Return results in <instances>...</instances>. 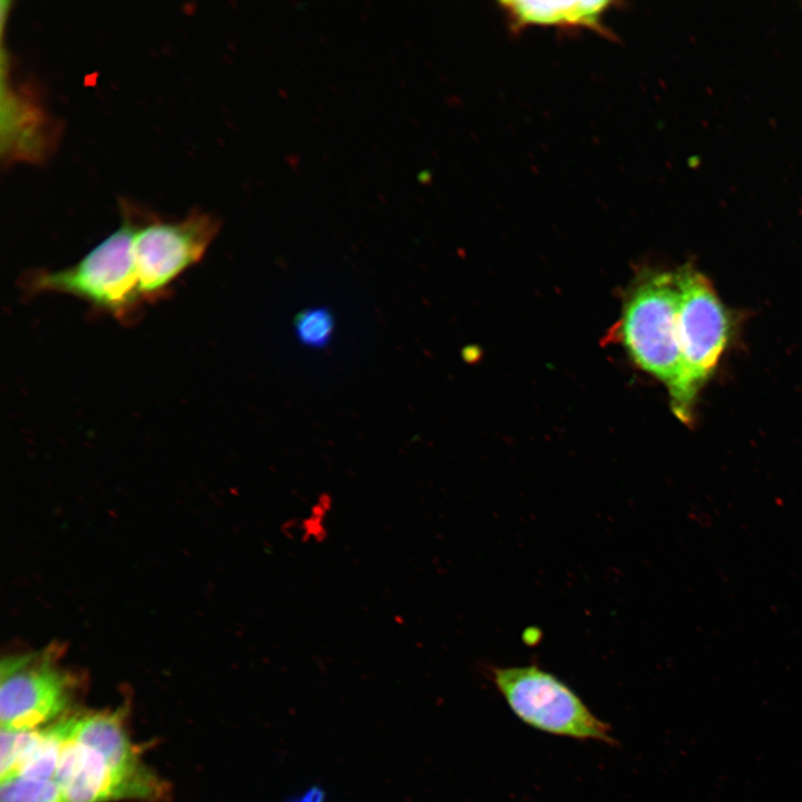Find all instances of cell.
<instances>
[{
  "label": "cell",
  "instance_id": "obj_1",
  "mask_svg": "<svg viewBox=\"0 0 802 802\" xmlns=\"http://www.w3.org/2000/svg\"><path fill=\"white\" fill-rule=\"evenodd\" d=\"M121 208L119 227L77 264L58 271L37 270L22 276L25 294H69L118 321L133 322L144 301L134 253V211L127 204Z\"/></svg>",
  "mask_w": 802,
  "mask_h": 802
},
{
  "label": "cell",
  "instance_id": "obj_2",
  "mask_svg": "<svg viewBox=\"0 0 802 802\" xmlns=\"http://www.w3.org/2000/svg\"><path fill=\"white\" fill-rule=\"evenodd\" d=\"M678 285L677 338L682 375L671 405L687 423L697 394L714 371L731 332L728 313L708 280L691 266L676 272Z\"/></svg>",
  "mask_w": 802,
  "mask_h": 802
},
{
  "label": "cell",
  "instance_id": "obj_3",
  "mask_svg": "<svg viewBox=\"0 0 802 802\" xmlns=\"http://www.w3.org/2000/svg\"><path fill=\"white\" fill-rule=\"evenodd\" d=\"M491 681L510 711L526 725L576 741L616 744L609 724L557 675L531 664L493 667Z\"/></svg>",
  "mask_w": 802,
  "mask_h": 802
},
{
  "label": "cell",
  "instance_id": "obj_4",
  "mask_svg": "<svg viewBox=\"0 0 802 802\" xmlns=\"http://www.w3.org/2000/svg\"><path fill=\"white\" fill-rule=\"evenodd\" d=\"M676 273L643 275L626 299L620 336L634 361L661 380L672 395L682 375L677 338Z\"/></svg>",
  "mask_w": 802,
  "mask_h": 802
},
{
  "label": "cell",
  "instance_id": "obj_5",
  "mask_svg": "<svg viewBox=\"0 0 802 802\" xmlns=\"http://www.w3.org/2000/svg\"><path fill=\"white\" fill-rule=\"evenodd\" d=\"M57 644L11 655L0 666L1 728L37 730L59 718L68 708L76 678L60 664Z\"/></svg>",
  "mask_w": 802,
  "mask_h": 802
},
{
  "label": "cell",
  "instance_id": "obj_6",
  "mask_svg": "<svg viewBox=\"0 0 802 802\" xmlns=\"http://www.w3.org/2000/svg\"><path fill=\"white\" fill-rule=\"evenodd\" d=\"M134 216L139 293L144 303H150L168 294L173 282L203 257L219 224L212 215L199 212L179 221L143 216L135 209Z\"/></svg>",
  "mask_w": 802,
  "mask_h": 802
},
{
  "label": "cell",
  "instance_id": "obj_7",
  "mask_svg": "<svg viewBox=\"0 0 802 802\" xmlns=\"http://www.w3.org/2000/svg\"><path fill=\"white\" fill-rule=\"evenodd\" d=\"M70 731L60 751L55 781L66 802H107L128 798H149L157 792V780L123 774L95 750L78 743Z\"/></svg>",
  "mask_w": 802,
  "mask_h": 802
},
{
  "label": "cell",
  "instance_id": "obj_8",
  "mask_svg": "<svg viewBox=\"0 0 802 802\" xmlns=\"http://www.w3.org/2000/svg\"><path fill=\"white\" fill-rule=\"evenodd\" d=\"M612 1H529L515 0L499 3L512 30L524 28L557 27L586 28L609 37L603 23Z\"/></svg>",
  "mask_w": 802,
  "mask_h": 802
},
{
  "label": "cell",
  "instance_id": "obj_9",
  "mask_svg": "<svg viewBox=\"0 0 802 802\" xmlns=\"http://www.w3.org/2000/svg\"><path fill=\"white\" fill-rule=\"evenodd\" d=\"M71 735L78 743L98 752L118 772L140 780H156L135 755L116 714L72 716Z\"/></svg>",
  "mask_w": 802,
  "mask_h": 802
},
{
  "label": "cell",
  "instance_id": "obj_10",
  "mask_svg": "<svg viewBox=\"0 0 802 802\" xmlns=\"http://www.w3.org/2000/svg\"><path fill=\"white\" fill-rule=\"evenodd\" d=\"M0 802H66L55 780L13 776L0 781Z\"/></svg>",
  "mask_w": 802,
  "mask_h": 802
},
{
  "label": "cell",
  "instance_id": "obj_11",
  "mask_svg": "<svg viewBox=\"0 0 802 802\" xmlns=\"http://www.w3.org/2000/svg\"><path fill=\"white\" fill-rule=\"evenodd\" d=\"M40 730L1 728L0 780L14 776L37 743Z\"/></svg>",
  "mask_w": 802,
  "mask_h": 802
},
{
  "label": "cell",
  "instance_id": "obj_12",
  "mask_svg": "<svg viewBox=\"0 0 802 802\" xmlns=\"http://www.w3.org/2000/svg\"><path fill=\"white\" fill-rule=\"evenodd\" d=\"M297 339L307 346H325L332 336L334 319L325 307H313L300 312L294 320Z\"/></svg>",
  "mask_w": 802,
  "mask_h": 802
},
{
  "label": "cell",
  "instance_id": "obj_13",
  "mask_svg": "<svg viewBox=\"0 0 802 802\" xmlns=\"http://www.w3.org/2000/svg\"><path fill=\"white\" fill-rule=\"evenodd\" d=\"M331 498L321 495L311 506L307 516L300 522L299 529L303 539L322 541L326 536V518L331 509Z\"/></svg>",
  "mask_w": 802,
  "mask_h": 802
},
{
  "label": "cell",
  "instance_id": "obj_14",
  "mask_svg": "<svg viewBox=\"0 0 802 802\" xmlns=\"http://www.w3.org/2000/svg\"><path fill=\"white\" fill-rule=\"evenodd\" d=\"M324 801V792L317 788L313 786L309 791L304 793V795L293 799L290 802H323Z\"/></svg>",
  "mask_w": 802,
  "mask_h": 802
}]
</instances>
